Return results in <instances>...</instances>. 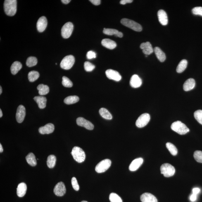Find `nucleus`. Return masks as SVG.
Segmentation results:
<instances>
[{"label": "nucleus", "instance_id": "nucleus-18", "mask_svg": "<svg viewBox=\"0 0 202 202\" xmlns=\"http://www.w3.org/2000/svg\"><path fill=\"white\" fill-rule=\"evenodd\" d=\"M159 21L162 25L166 26L168 24V17L167 13L163 10H160L158 12Z\"/></svg>", "mask_w": 202, "mask_h": 202}, {"label": "nucleus", "instance_id": "nucleus-52", "mask_svg": "<svg viewBox=\"0 0 202 202\" xmlns=\"http://www.w3.org/2000/svg\"><path fill=\"white\" fill-rule=\"evenodd\" d=\"M3 114L2 111L1 109H0V118H1L2 117Z\"/></svg>", "mask_w": 202, "mask_h": 202}, {"label": "nucleus", "instance_id": "nucleus-28", "mask_svg": "<svg viewBox=\"0 0 202 202\" xmlns=\"http://www.w3.org/2000/svg\"><path fill=\"white\" fill-rule=\"evenodd\" d=\"M37 89L39 91V94L41 96L46 95L49 92L50 89L47 85L41 84L38 86Z\"/></svg>", "mask_w": 202, "mask_h": 202}, {"label": "nucleus", "instance_id": "nucleus-33", "mask_svg": "<svg viewBox=\"0 0 202 202\" xmlns=\"http://www.w3.org/2000/svg\"><path fill=\"white\" fill-rule=\"evenodd\" d=\"M39 77L38 72L36 71H32L28 73V79L29 81L34 82L37 80Z\"/></svg>", "mask_w": 202, "mask_h": 202}, {"label": "nucleus", "instance_id": "nucleus-43", "mask_svg": "<svg viewBox=\"0 0 202 202\" xmlns=\"http://www.w3.org/2000/svg\"><path fill=\"white\" fill-rule=\"evenodd\" d=\"M192 13L196 15H200L202 16V7H196L192 9Z\"/></svg>", "mask_w": 202, "mask_h": 202}, {"label": "nucleus", "instance_id": "nucleus-48", "mask_svg": "<svg viewBox=\"0 0 202 202\" xmlns=\"http://www.w3.org/2000/svg\"><path fill=\"white\" fill-rule=\"evenodd\" d=\"M200 191V189L199 188H194V189H192V193L193 194L197 195L198 194H199Z\"/></svg>", "mask_w": 202, "mask_h": 202}, {"label": "nucleus", "instance_id": "nucleus-4", "mask_svg": "<svg viewBox=\"0 0 202 202\" xmlns=\"http://www.w3.org/2000/svg\"><path fill=\"white\" fill-rule=\"evenodd\" d=\"M121 23L126 27L136 31L141 32L142 30V27L139 24L132 20L127 18L122 19L121 21Z\"/></svg>", "mask_w": 202, "mask_h": 202}, {"label": "nucleus", "instance_id": "nucleus-25", "mask_svg": "<svg viewBox=\"0 0 202 202\" xmlns=\"http://www.w3.org/2000/svg\"><path fill=\"white\" fill-rule=\"evenodd\" d=\"M154 52L157 58L160 62H163L165 61L166 56L165 53L159 47H156L154 48Z\"/></svg>", "mask_w": 202, "mask_h": 202}, {"label": "nucleus", "instance_id": "nucleus-46", "mask_svg": "<svg viewBox=\"0 0 202 202\" xmlns=\"http://www.w3.org/2000/svg\"><path fill=\"white\" fill-rule=\"evenodd\" d=\"M133 2V0H122L120 2L121 4L125 5L127 3H131Z\"/></svg>", "mask_w": 202, "mask_h": 202}, {"label": "nucleus", "instance_id": "nucleus-49", "mask_svg": "<svg viewBox=\"0 0 202 202\" xmlns=\"http://www.w3.org/2000/svg\"><path fill=\"white\" fill-rule=\"evenodd\" d=\"M115 36L116 37L122 38V37H123V34H122V32H119L116 35H115Z\"/></svg>", "mask_w": 202, "mask_h": 202}, {"label": "nucleus", "instance_id": "nucleus-47", "mask_svg": "<svg viewBox=\"0 0 202 202\" xmlns=\"http://www.w3.org/2000/svg\"><path fill=\"white\" fill-rule=\"evenodd\" d=\"M197 199V195L192 194L190 196V200L192 202H195Z\"/></svg>", "mask_w": 202, "mask_h": 202}, {"label": "nucleus", "instance_id": "nucleus-17", "mask_svg": "<svg viewBox=\"0 0 202 202\" xmlns=\"http://www.w3.org/2000/svg\"><path fill=\"white\" fill-rule=\"evenodd\" d=\"M140 48L142 50L143 53L147 56L151 54L154 51L152 46L149 42L142 43L141 45Z\"/></svg>", "mask_w": 202, "mask_h": 202}, {"label": "nucleus", "instance_id": "nucleus-11", "mask_svg": "<svg viewBox=\"0 0 202 202\" xmlns=\"http://www.w3.org/2000/svg\"><path fill=\"white\" fill-rule=\"evenodd\" d=\"M77 123L79 126L84 127L89 130H93L94 128V125L90 122L82 117L77 119Z\"/></svg>", "mask_w": 202, "mask_h": 202}, {"label": "nucleus", "instance_id": "nucleus-40", "mask_svg": "<svg viewBox=\"0 0 202 202\" xmlns=\"http://www.w3.org/2000/svg\"><path fill=\"white\" fill-rule=\"evenodd\" d=\"M85 70L87 72H91L95 68V66L93 64L89 61L85 62L84 64Z\"/></svg>", "mask_w": 202, "mask_h": 202}, {"label": "nucleus", "instance_id": "nucleus-21", "mask_svg": "<svg viewBox=\"0 0 202 202\" xmlns=\"http://www.w3.org/2000/svg\"><path fill=\"white\" fill-rule=\"evenodd\" d=\"M195 85H196V82L194 79L193 78H189L187 79L184 83L183 89L184 91H191L194 89Z\"/></svg>", "mask_w": 202, "mask_h": 202}, {"label": "nucleus", "instance_id": "nucleus-22", "mask_svg": "<svg viewBox=\"0 0 202 202\" xmlns=\"http://www.w3.org/2000/svg\"><path fill=\"white\" fill-rule=\"evenodd\" d=\"M101 44L104 47L110 50L114 49L117 46V44L115 41L109 39H103L101 41Z\"/></svg>", "mask_w": 202, "mask_h": 202}, {"label": "nucleus", "instance_id": "nucleus-7", "mask_svg": "<svg viewBox=\"0 0 202 202\" xmlns=\"http://www.w3.org/2000/svg\"><path fill=\"white\" fill-rule=\"evenodd\" d=\"M111 163V160L108 159L101 160L96 166V171L99 173L106 172L110 168Z\"/></svg>", "mask_w": 202, "mask_h": 202}, {"label": "nucleus", "instance_id": "nucleus-37", "mask_svg": "<svg viewBox=\"0 0 202 202\" xmlns=\"http://www.w3.org/2000/svg\"><path fill=\"white\" fill-rule=\"evenodd\" d=\"M62 84L65 87L70 88L73 86V83L71 81L65 76L62 77Z\"/></svg>", "mask_w": 202, "mask_h": 202}, {"label": "nucleus", "instance_id": "nucleus-5", "mask_svg": "<svg viewBox=\"0 0 202 202\" xmlns=\"http://www.w3.org/2000/svg\"><path fill=\"white\" fill-rule=\"evenodd\" d=\"M160 172L164 177H169L172 176L175 172V169L173 166L168 163L163 164L160 167Z\"/></svg>", "mask_w": 202, "mask_h": 202}, {"label": "nucleus", "instance_id": "nucleus-36", "mask_svg": "<svg viewBox=\"0 0 202 202\" xmlns=\"http://www.w3.org/2000/svg\"><path fill=\"white\" fill-rule=\"evenodd\" d=\"M109 198L110 202H122L120 197L114 193H112L110 194Z\"/></svg>", "mask_w": 202, "mask_h": 202}, {"label": "nucleus", "instance_id": "nucleus-26", "mask_svg": "<svg viewBox=\"0 0 202 202\" xmlns=\"http://www.w3.org/2000/svg\"><path fill=\"white\" fill-rule=\"evenodd\" d=\"M22 67V63L20 62L16 61L14 62L11 67V72L13 75H16L19 71L20 70Z\"/></svg>", "mask_w": 202, "mask_h": 202}, {"label": "nucleus", "instance_id": "nucleus-32", "mask_svg": "<svg viewBox=\"0 0 202 202\" xmlns=\"http://www.w3.org/2000/svg\"><path fill=\"white\" fill-rule=\"evenodd\" d=\"M56 158L54 155H50L48 156L47 160V165L49 168H52L56 165Z\"/></svg>", "mask_w": 202, "mask_h": 202}, {"label": "nucleus", "instance_id": "nucleus-41", "mask_svg": "<svg viewBox=\"0 0 202 202\" xmlns=\"http://www.w3.org/2000/svg\"><path fill=\"white\" fill-rule=\"evenodd\" d=\"M194 157L197 162L202 163V151H195Z\"/></svg>", "mask_w": 202, "mask_h": 202}, {"label": "nucleus", "instance_id": "nucleus-31", "mask_svg": "<svg viewBox=\"0 0 202 202\" xmlns=\"http://www.w3.org/2000/svg\"><path fill=\"white\" fill-rule=\"evenodd\" d=\"M79 98L78 96H72L67 97L64 100V103L67 105L75 104L79 101Z\"/></svg>", "mask_w": 202, "mask_h": 202}, {"label": "nucleus", "instance_id": "nucleus-3", "mask_svg": "<svg viewBox=\"0 0 202 202\" xmlns=\"http://www.w3.org/2000/svg\"><path fill=\"white\" fill-rule=\"evenodd\" d=\"M71 154L74 159L79 163H82L85 159V153L81 148L77 146H75L73 148Z\"/></svg>", "mask_w": 202, "mask_h": 202}, {"label": "nucleus", "instance_id": "nucleus-14", "mask_svg": "<svg viewBox=\"0 0 202 202\" xmlns=\"http://www.w3.org/2000/svg\"><path fill=\"white\" fill-rule=\"evenodd\" d=\"M47 25V19L45 16L40 17L37 22V28L40 32H42L46 30Z\"/></svg>", "mask_w": 202, "mask_h": 202}, {"label": "nucleus", "instance_id": "nucleus-53", "mask_svg": "<svg viewBox=\"0 0 202 202\" xmlns=\"http://www.w3.org/2000/svg\"><path fill=\"white\" fill-rule=\"evenodd\" d=\"M2 87H0V94H2Z\"/></svg>", "mask_w": 202, "mask_h": 202}, {"label": "nucleus", "instance_id": "nucleus-27", "mask_svg": "<svg viewBox=\"0 0 202 202\" xmlns=\"http://www.w3.org/2000/svg\"><path fill=\"white\" fill-rule=\"evenodd\" d=\"M27 163L32 166H35L37 164L35 155L33 153H30L26 157Z\"/></svg>", "mask_w": 202, "mask_h": 202}, {"label": "nucleus", "instance_id": "nucleus-16", "mask_svg": "<svg viewBox=\"0 0 202 202\" xmlns=\"http://www.w3.org/2000/svg\"><path fill=\"white\" fill-rule=\"evenodd\" d=\"M143 162L142 158H136L132 162L129 166V169L131 171L134 172L138 170Z\"/></svg>", "mask_w": 202, "mask_h": 202}, {"label": "nucleus", "instance_id": "nucleus-29", "mask_svg": "<svg viewBox=\"0 0 202 202\" xmlns=\"http://www.w3.org/2000/svg\"><path fill=\"white\" fill-rule=\"evenodd\" d=\"M99 113L100 115L103 118L107 120H111L112 118L111 114L108 110L104 108H101L99 110Z\"/></svg>", "mask_w": 202, "mask_h": 202}, {"label": "nucleus", "instance_id": "nucleus-30", "mask_svg": "<svg viewBox=\"0 0 202 202\" xmlns=\"http://www.w3.org/2000/svg\"><path fill=\"white\" fill-rule=\"evenodd\" d=\"M188 65L187 60L184 59L181 61L177 67L176 71L177 73H181L186 69Z\"/></svg>", "mask_w": 202, "mask_h": 202}, {"label": "nucleus", "instance_id": "nucleus-12", "mask_svg": "<svg viewBox=\"0 0 202 202\" xmlns=\"http://www.w3.org/2000/svg\"><path fill=\"white\" fill-rule=\"evenodd\" d=\"M26 109L22 105L18 107L17 110L16 118L17 122L22 123L23 121L26 116Z\"/></svg>", "mask_w": 202, "mask_h": 202}, {"label": "nucleus", "instance_id": "nucleus-51", "mask_svg": "<svg viewBox=\"0 0 202 202\" xmlns=\"http://www.w3.org/2000/svg\"><path fill=\"white\" fill-rule=\"evenodd\" d=\"M3 151V148L2 145L1 144H0V152H1V153H2V152Z\"/></svg>", "mask_w": 202, "mask_h": 202}, {"label": "nucleus", "instance_id": "nucleus-24", "mask_svg": "<svg viewBox=\"0 0 202 202\" xmlns=\"http://www.w3.org/2000/svg\"><path fill=\"white\" fill-rule=\"evenodd\" d=\"M34 101L37 103L39 108L43 109L46 108L47 99L43 96H36L34 98Z\"/></svg>", "mask_w": 202, "mask_h": 202}, {"label": "nucleus", "instance_id": "nucleus-54", "mask_svg": "<svg viewBox=\"0 0 202 202\" xmlns=\"http://www.w3.org/2000/svg\"><path fill=\"white\" fill-rule=\"evenodd\" d=\"M81 202H87V201H82Z\"/></svg>", "mask_w": 202, "mask_h": 202}, {"label": "nucleus", "instance_id": "nucleus-6", "mask_svg": "<svg viewBox=\"0 0 202 202\" xmlns=\"http://www.w3.org/2000/svg\"><path fill=\"white\" fill-rule=\"evenodd\" d=\"M75 57L72 55L65 57L60 63V67L65 70H69L72 68L75 63Z\"/></svg>", "mask_w": 202, "mask_h": 202}, {"label": "nucleus", "instance_id": "nucleus-38", "mask_svg": "<svg viewBox=\"0 0 202 202\" xmlns=\"http://www.w3.org/2000/svg\"><path fill=\"white\" fill-rule=\"evenodd\" d=\"M194 116L196 121L202 125V110H196L194 112Z\"/></svg>", "mask_w": 202, "mask_h": 202}, {"label": "nucleus", "instance_id": "nucleus-2", "mask_svg": "<svg viewBox=\"0 0 202 202\" xmlns=\"http://www.w3.org/2000/svg\"><path fill=\"white\" fill-rule=\"evenodd\" d=\"M171 129L174 132L180 135L185 134L189 132V129L180 121H177L173 122L171 126Z\"/></svg>", "mask_w": 202, "mask_h": 202}, {"label": "nucleus", "instance_id": "nucleus-9", "mask_svg": "<svg viewBox=\"0 0 202 202\" xmlns=\"http://www.w3.org/2000/svg\"><path fill=\"white\" fill-rule=\"evenodd\" d=\"M150 120L149 114L145 113L141 115L136 121V126L138 128H143L145 126L149 123Z\"/></svg>", "mask_w": 202, "mask_h": 202}, {"label": "nucleus", "instance_id": "nucleus-15", "mask_svg": "<svg viewBox=\"0 0 202 202\" xmlns=\"http://www.w3.org/2000/svg\"><path fill=\"white\" fill-rule=\"evenodd\" d=\"M54 130V125L52 124L49 123L46 124L44 126L39 128V132L40 133L42 134H49L53 133Z\"/></svg>", "mask_w": 202, "mask_h": 202}, {"label": "nucleus", "instance_id": "nucleus-44", "mask_svg": "<svg viewBox=\"0 0 202 202\" xmlns=\"http://www.w3.org/2000/svg\"><path fill=\"white\" fill-rule=\"evenodd\" d=\"M96 53L92 51H90L88 52L87 54V57L89 59H91L93 58H96Z\"/></svg>", "mask_w": 202, "mask_h": 202}, {"label": "nucleus", "instance_id": "nucleus-20", "mask_svg": "<svg viewBox=\"0 0 202 202\" xmlns=\"http://www.w3.org/2000/svg\"><path fill=\"white\" fill-rule=\"evenodd\" d=\"M142 202H158L156 198L152 194L149 193H145L141 196Z\"/></svg>", "mask_w": 202, "mask_h": 202}, {"label": "nucleus", "instance_id": "nucleus-23", "mask_svg": "<svg viewBox=\"0 0 202 202\" xmlns=\"http://www.w3.org/2000/svg\"><path fill=\"white\" fill-rule=\"evenodd\" d=\"M27 185L25 183L22 182L18 184L17 188V196L19 197H22L25 196L26 192Z\"/></svg>", "mask_w": 202, "mask_h": 202}, {"label": "nucleus", "instance_id": "nucleus-19", "mask_svg": "<svg viewBox=\"0 0 202 202\" xmlns=\"http://www.w3.org/2000/svg\"><path fill=\"white\" fill-rule=\"evenodd\" d=\"M142 83L141 79L137 75H134L131 77L130 85L132 87L137 88L140 87Z\"/></svg>", "mask_w": 202, "mask_h": 202}, {"label": "nucleus", "instance_id": "nucleus-13", "mask_svg": "<svg viewBox=\"0 0 202 202\" xmlns=\"http://www.w3.org/2000/svg\"><path fill=\"white\" fill-rule=\"evenodd\" d=\"M106 74L108 78L115 81H119L122 78L121 76L118 72L116 70L108 69L106 71Z\"/></svg>", "mask_w": 202, "mask_h": 202}, {"label": "nucleus", "instance_id": "nucleus-45", "mask_svg": "<svg viewBox=\"0 0 202 202\" xmlns=\"http://www.w3.org/2000/svg\"><path fill=\"white\" fill-rule=\"evenodd\" d=\"M93 4L95 6H98L101 3V1L100 0H90L89 1Z\"/></svg>", "mask_w": 202, "mask_h": 202}, {"label": "nucleus", "instance_id": "nucleus-10", "mask_svg": "<svg viewBox=\"0 0 202 202\" xmlns=\"http://www.w3.org/2000/svg\"><path fill=\"white\" fill-rule=\"evenodd\" d=\"M53 192L57 196H62L66 192V188L63 182H58L55 186L53 189Z\"/></svg>", "mask_w": 202, "mask_h": 202}, {"label": "nucleus", "instance_id": "nucleus-34", "mask_svg": "<svg viewBox=\"0 0 202 202\" xmlns=\"http://www.w3.org/2000/svg\"><path fill=\"white\" fill-rule=\"evenodd\" d=\"M167 149L168 150L171 154L175 156L177 153V149L173 144L171 143H167L166 144Z\"/></svg>", "mask_w": 202, "mask_h": 202}, {"label": "nucleus", "instance_id": "nucleus-35", "mask_svg": "<svg viewBox=\"0 0 202 202\" xmlns=\"http://www.w3.org/2000/svg\"><path fill=\"white\" fill-rule=\"evenodd\" d=\"M38 60L37 58L34 57H30L27 58L26 61V65L29 67L35 66L37 65Z\"/></svg>", "mask_w": 202, "mask_h": 202}, {"label": "nucleus", "instance_id": "nucleus-50", "mask_svg": "<svg viewBox=\"0 0 202 202\" xmlns=\"http://www.w3.org/2000/svg\"><path fill=\"white\" fill-rule=\"evenodd\" d=\"M61 1L62 3H64V4H67L70 2L71 1L70 0H62Z\"/></svg>", "mask_w": 202, "mask_h": 202}, {"label": "nucleus", "instance_id": "nucleus-42", "mask_svg": "<svg viewBox=\"0 0 202 202\" xmlns=\"http://www.w3.org/2000/svg\"><path fill=\"white\" fill-rule=\"evenodd\" d=\"M72 184V187L75 190L78 191L79 189V186L77 183V179L75 177H73L72 179L71 180Z\"/></svg>", "mask_w": 202, "mask_h": 202}, {"label": "nucleus", "instance_id": "nucleus-1", "mask_svg": "<svg viewBox=\"0 0 202 202\" xmlns=\"http://www.w3.org/2000/svg\"><path fill=\"white\" fill-rule=\"evenodd\" d=\"M17 1L16 0H6L4 1L5 13L10 16L14 15L17 12Z\"/></svg>", "mask_w": 202, "mask_h": 202}, {"label": "nucleus", "instance_id": "nucleus-39", "mask_svg": "<svg viewBox=\"0 0 202 202\" xmlns=\"http://www.w3.org/2000/svg\"><path fill=\"white\" fill-rule=\"evenodd\" d=\"M119 31L116 29L104 28L103 32L108 35H115L118 33Z\"/></svg>", "mask_w": 202, "mask_h": 202}, {"label": "nucleus", "instance_id": "nucleus-8", "mask_svg": "<svg viewBox=\"0 0 202 202\" xmlns=\"http://www.w3.org/2000/svg\"><path fill=\"white\" fill-rule=\"evenodd\" d=\"M73 30V24L71 22H66L61 29V34L62 37L64 38H68L71 35Z\"/></svg>", "mask_w": 202, "mask_h": 202}]
</instances>
